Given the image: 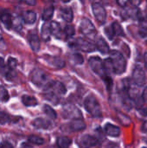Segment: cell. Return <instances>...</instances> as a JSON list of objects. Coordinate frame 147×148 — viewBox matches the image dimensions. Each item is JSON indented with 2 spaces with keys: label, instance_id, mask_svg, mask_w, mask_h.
I'll list each match as a JSON object with an SVG mask.
<instances>
[{
  "label": "cell",
  "instance_id": "6da1fadb",
  "mask_svg": "<svg viewBox=\"0 0 147 148\" xmlns=\"http://www.w3.org/2000/svg\"><path fill=\"white\" fill-rule=\"evenodd\" d=\"M109 54L113 72L116 75H122L126 69V62L124 56L118 50H112L109 52Z\"/></svg>",
  "mask_w": 147,
  "mask_h": 148
},
{
  "label": "cell",
  "instance_id": "7a4b0ae2",
  "mask_svg": "<svg viewBox=\"0 0 147 148\" xmlns=\"http://www.w3.org/2000/svg\"><path fill=\"white\" fill-rule=\"evenodd\" d=\"M88 63H89V66L90 68L93 69V71L99 75L104 81H106V82L107 83V86L110 84V85H113V82L111 79H109L108 75H107V72L105 69V66H104V62L103 61L98 57V56H92L89 60H88Z\"/></svg>",
  "mask_w": 147,
  "mask_h": 148
},
{
  "label": "cell",
  "instance_id": "3957f363",
  "mask_svg": "<svg viewBox=\"0 0 147 148\" xmlns=\"http://www.w3.org/2000/svg\"><path fill=\"white\" fill-rule=\"evenodd\" d=\"M86 110L94 118H101L102 116V110L99 101L94 95H88L84 101Z\"/></svg>",
  "mask_w": 147,
  "mask_h": 148
},
{
  "label": "cell",
  "instance_id": "277c9868",
  "mask_svg": "<svg viewBox=\"0 0 147 148\" xmlns=\"http://www.w3.org/2000/svg\"><path fill=\"white\" fill-rule=\"evenodd\" d=\"M30 80L31 82L37 87L39 88H44L48 83L50 82L49 81V77H48V75L41 70V69H34L31 74H30Z\"/></svg>",
  "mask_w": 147,
  "mask_h": 148
},
{
  "label": "cell",
  "instance_id": "5b68a950",
  "mask_svg": "<svg viewBox=\"0 0 147 148\" xmlns=\"http://www.w3.org/2000/svg\"><path fill=\"white\" fill-rule=\"evenodd\" d=\"M62 115L65 119L72 120H82V114L79 108H77L72 103H66L63 106Z\"/></svg>",
  "mask_w": 147,
  "mask_h": 148
},
{
  "label": "cell",
  "instance_id": "8992f818",
  "mask_svg": "<svg viewBox=\"0 0 147 148\" xmlns=\"http://www.w3.org/2000/svg\"><path fill=\"white\" fill-rule=\"evenodd\" d=\"M80 31L88 38H94L96 35V29L88 18H83L80 23Z\"/></svg>",
  "mask_w": 147,
  "mask_h": 148
},
{
  "label": "cell",
  "instance_id": "52a82bcc",
  "mask_svg": "<svg viewBox=\"0 0 147 148\" xmlns=\"http://www.w3.org/2000/svg\"><path fill=\"white\" fill-rule=\"evenodd\" d=\"M98 142H99V140L96 137L91 136L89 134L81 135L76 140V143L80 148H90L96 146Z\"/></svg>",
  "mask_w": 147,
  "mask_h": 148
},
{
  "label": "cell",
  "instance_id": "ba28073f",
  "mask_svg": "<svg viewBox=\"0 0 147 148\" xmlns=\"http://www.w3.org/2000/svg\"><path fill=\"white\" fill-rule=\"evenodd\" d=\"M43 90L52 92V93L57 95L58 96L65 95V93L67 91L66 87L63 83H62L60 82H55V81H50L48 83V85L43 88Z\"/></svg>",
  "mask_w": 147,
  "mask_h": 148
},
{
  "label": "cell",
  "instance_id": "9c48e42d",
  "mask_svg": "<svg viewBox=\"0 0 147 148\" xmlns=\"http://www.w3.org/2000/svg\"><path fill=\"white\" fill-rule=\"evenodd\" d=\"M92 10L96 20L101 24L105 23L107 19V11L103 5L99 3H94L92 4Z\"/></svg>",
  "mask_w": 147,
  "mask_h": 148
},
{
  "label": "cell",
  "instance_id": "30bf717a",
  "mask_svg": "<svg viewBox=\"0 0 147 148\" xmlns=\"http://www.w3.org/2000/svg\"><path fill=\"white\" fill-rule=\"evenodd\" d=\"M75 45L78 49L84 51V52H88V53L93 52L96 49L94 44H93L92 42H90L81 37H79L75 41Z\"/></svg>",
  "mask_w": 147,
  "mask_h": 148
},
{
  "label": "cell",
  "instance_id": "8fae6325",
  "mask_svg": "<svg viewBox=\"0 0 147 148\" xmlns=\"http://www.w3.org/2000/svg\"><path fill=\"white\" fill-rule=\"evenodd\" d=\"M133 80L137 87H141L146 82V74L141 67H135L133 72Z\"/></svg>",
  "mask_w": 147,
  "mask_h": 148
},
{
  "label": "cell",
  "instance_id": "7c38bea8",
  "mask_svg": "<svg viewBox=\"0 0 147 148\" xmlns=\"http://www.w3.org/2000/svg\"><path fill=\"white\" fill-rule=\"evenodd\" d=\"M32 125L36 129H42V130H49L53 127V123L44 118H36L32 121Z\"/></svg>",
  "mask_w": 147,
  "mask_h": 148
},
{
  "label": "cell",
  "instance_id": "4fadbf2b",
  "mask_svg": "<svg viewBox=\"0 0 147 148\" xmlns=\"http://www.w3.org/2000/svg\"><path fill=\"white\" fill-rule=\"evenodd\" d=\"M95 47L96 49L101 52L102 54H107L108 52H110V49H109V46L107 44V42H106V40L99 36L98 37H96V41H95Z\"/></svg>",
  "mask_w": 147,
  "mask_h": 148
},
{
  "label": "cell",
  "instance_id": "5bb4252c",
  "mask_svg": "<svg viewBox=\"0 0 147 148\" xmlns=\"http://www.w3.org/2000/svg\"><path fill=\"white\" fill-rule=\"evenodd\" d=\"M104 131H105L107 135L111 136V137H119L120 135V127L113 125V124L107 123L104 127Z\"/></svg>",
  "mask_w": 147,
  "mask_h": 148
},
{
  "label": "cell",
  "instance_id": "9a60e30c",
  "mask_svg": "<svg viewBox=\"0 0 147 148\" xmlns=\"http://www.w3.org/2000/svg\"><path fill=\"white\" fill-rule=\"evenodd\" d=\"M68 127L70 130L74 132H78V131L84 130L86 128V124L82 120H72L69 122Z\"/></svg>",
  "mask_w": 147,
  "mask_h": 148
},
{
  "label": "cell",
  "instance_id": "2e32d148",
  "mask_svg": "<svg viewBox=\"0 0 147 148\" xmlns=\"http://www.w3.org/2000/svg\"><path fill=\"white\" fill-rule=\"evenodd\" d=\"M61 16L64 21L67 23H71L74 18V13L73 10L69 7H62L61 8Z\"/></svg>",
  "mask_w": 147,
  "mask_h": 148
},
{
  "label": "cell",
  "instance_id": "e0dca14e",
  "mask_svg": "<svg viewBox=\"0 0 147 148\" xmlns=\"http://www.w3.org/2000/svg\"><path fill=\"white\" fill-rule=\"evenodd\" d=\"M29 45L32 49L33 51L37 52L40 49V46H41V42H40V39L38 37V36L36 34H30L29 36Z\"/></svg>",
  "mask_w": 147,
  "mask_h": 148
},
{
  "label": "cell",
  "instance_id": "ac0fdd59",
  "mask_svg": "<svg viewBox=\"0 0 147 148\" xmlns=\"http://www.w3.org/2000/svg\"><path fill=\"white\" fill-rule=\"evenodd\" d=\"M22 18L23 23L27 24H32L36 20V14L33 10H26L22 15Z\"/></svg>",
  "mask_w": 147,
  "mask_h": 148
},
{
  "label": "cell",
  "instance_id": "d6986e66",
  "mask_svg": "<svg viewBox=\"0 0 147 148\" xmlns=\"http://www.w3.org/2000/svg\"><path fill=\"white\" fill-rule=\"evenodd\" d=\"M51 29H50V23H44L42 26L41 29V36L44 42H49L51 36Z\"/></svg>",
  "mask_w": 147,
  "mask_h": 148
},
{
  "label": "cell",
  "instance_id": "ffe728a7",
  "mask_svg": "<svg viewBox=\"0 0 147 148\" xmlns=\"http://www.w3.org/2000/svg\"><path fill=\"white\" fill-rule=\"evenodd\" d=\"M139 34L142 36H147V16L139 15Z\"/></svg>",
  "mask_w": 147,
  "mask_h": 148
},
{
  "label": "cell",
  "instance_id": "44dd1931",
  "mask_svg": "<svg viewBox=\"0 0 147 148\" xmlns=\"http://www.w3.org/2000/svg\"><path fill=\"white\" fill-rule=\"evenodd\" d=\"M47 61L54 68L56 69H62L65 66V62L63 60H62L59 57H51V56H48L47 57Z\"/></svg>",
  "mask_w": 147,
  "mask_h": 148
},
{
  "label": "cell",
  "instance_id": "7402d4cb",
  "mask_svg": "<svg viewBox=\"0 0 147 148\" xmlns=\"http://www.w3.org/2000/svg\"><path fill=\"white\" fill-rule=\"evenodd\" d=\"M50 29H51V34L55 37H56V38L62 37V28L57 22H55V21L50 22Z\"/></svg>",
  "mask_w": 147,
  "mask_h": 148
},
{
  "label": "cell",
  "instance_id": "603a6c76",
  "mask_svg": "<svg viewBox=\"0 0 147 148\" xmlns=\"http://www.w3.org/2000/svg\"><path fill=\"white\" fill-rule=\"evenodd\" d=\"M22 102L25 107H35L38 104V101L35 97L27 95L22 96Z\"/></svg>",
  "mask_w": 147,
  "mask_h": 148
},
{
  "label": "cell",
  "instance_id": "cb8c5ba5",
  "mask_svg": "<svg viewBox=\"0 0 147 148\" xmlns=\"http://www.w3.org/2000/svg\"><path fill=\"white\" fill-rule=\"evenodd\" d=\"M43 96L47 101H49V102H51L54 105H57L60 101V96H58L57 95H55L52 92H49V91H44Z\"/></svg>",
  "mask_w": 147,
  "mask_h": 148
},
{
  "label": "cell",
  "instance_id": "d4e9b609",
  "mask_svg": "<svg viewBox=\"0 0 147 148\" xmlns=\"http://www.w3.org/2000/svg\"><path fill=\"white\" fill-rule=\"evenodd\" d=\"M139 9L137 8V6H127L126 8V17H130V18H137L139 17Z\"/></svg>",
  "mask_w": 147,
  "mask_h": 148
},
{
  "label": "cell",
  "instance_id": "484cf974",
  "mask_svg": "<svg viewBox=\"0 0 147 148\" xmlns=\"http://www.w3.org/2000/svg\"><path fill=\"white\" fill-rule=\"evenodd\" d=\"M58 148H69L72 144V140L68 137H59L56 141Z\"/></svg>",
  "mask_w": 147,
  "mask_h": 148
},
{
  "label": "cell",
  "instance_id": "4316f807",
  "mask_svg": "<svg viewBox=\"0 0 147 148\" xmlns=\"http://www.w3.org/2000/svg\"><path fill=\"white\" fill-rule=\"evenodd\" d=\"M54 11H55L54 6H49V7L45 8L42 14V19L43 21H45V23L48 22L49 20H50L52 18V16L54 15Z\"/></svg>",
  "mask_w": 147,
  "mask_h": 148
},
{
  "label": "cell",
  "instance_id": "83f0119b",
  "mask_svg": "<svg viewBox=\"0 0 147 148\" xmlns=\"http://www.w3.org/2000/svg\"><path fill=\"white\" fill-rule=\"evenodd\" d=\"M0 20L8 29L11 28L13 17H12V16L10 14H9V13H3V14H1Z\"/></svg>",
  "mask_w": 147,
  "mask_h": 148
},
{
  "label": "cell",
  "instance_id": "f1b7e54d",
  "mask_svg": "<svg viewBox=\"0 0 147 148\" xmlns=\"http://www.w3.org/2000/svg\"><path fill=\"white\" fill-rule=\"evenodd\" d=\"M23 21L22 17H18V16L13 17L11 28L13 29H15L16 31H20L23 28Z\"/></svg>",
  "mask_w": 147,
  "mask_h": 148
},
{
  "label": "cell",
  "instance_id": "f546056e",
  "mask_svg": "<svg viewBox=\"0 0 147 148\" xmlns=\"http://www.w3.org/2000/svg\"><path fill=\"white\" fill-rule=\"evenodd\" d=\"M43 111L45 113L46 115H48L50 119L52 120H55L57 118V114L55 113V111L49 105H44L43 106Z\"/></svg>",
  "mask_w": 147,
  "mask_h": 148
},
{
  "label": "cell",
  "instance_id": "4dcf8cb0",
  "mask_svg": "<svg viewBox=\"0 0 147 148\" xmlns=\"http://www.w3.org/2000/svg\"><path fill=\"white\" fill-rule=\"evenodd\" d=\"M28 140L29 143L34 144V145H37V146L42 145L44 143V140L39 136H36V135H29L28 138Z\"/></svg>",
  "mask_w": 147,
  "mask_h": 148
},
{
  "label": "cell",
  "instance_id": "1f68e13d",
  "mask_svg": "<svg viewBox=\"0 0 147 148\" xmlns=\"http://www.w3.org/2000/svg\"><path fill=\"white\" fill-rule=\"evenodd\" d=\"M9 99H10V95L7 89L3 86L0 85V101L6 102L9 101Z\"/></svg>",
  "mask_w": 147,
  "mask_h": 148
},
{
  "label": "cell",
  "instance_id": "d6a6232c",
  "mask_svg": "<svg viewBox=\"0 0 147 148\" xmlns=\"http://www.w3.org/2000/svg\"><path fill=\"white\" fill-rule=\"evenodd\" d=\"M118 117H119V120L123 124V126H129L131 123H132V121L131 119L125 115L124 114H121V113H118Z\"/></svg>",
  "mask_w": 147,
  "mask_h": 148
},
{
  "label": "cell",
  "instance_id": "836d02e7",
  "mask_svg": "<svg viewBox=\"0 0 147 148\" xmlns=\"http://www.w3.org/2000/svg\"><path fill=\"white\" fill-rule=\"evenodd\" d=\"M112 27L113 29V31H114V34L115 35H117V36H125L124 30H123L122 27L120 26V24H119L118 23L114 22L112 24Z\"/></svg>",
  "mask_w": 147,
  "mask_h": 148
},
{
  "label": "cell",
  "instance_id": "e575fe53",
  "mask_svg": "<svg viewBox=\"0 0 147 148\" xmlns=\"http://www.w3.org/2000/svg\"><path fill=\"white\" fill-rule=\"evenodd\" d=\"M7 68H8V66L5 64L3 58L0 57V74L5 76L9 71V69H7Z\"/></svg>",
  "mask_w": 147,
  "mask_h": 148
},
{
  "label": "cell",
  "instance_id": "d590c367",
  "mask_svg": "<svg viewBox=\"0 0 147 148\" xmlns=\"http://www.w3.org/2000/svg\"><path fill=\"white\" fill-rule=\"evenodd\" d=\"M7 66H8L9 69L14 70L16 68V66H17V61H16V59H15L13 57H10L8 59V62H7Z\"/></svg>",
  "mask_w": 147,
  "mask_h": 148
},
{
  "label": "cell",
  "instance_id": "8d00e7d4",
  "mask_svg": "<svg viewBox=\"0 0 147 148\" xmlns=\"http://www.w3.org/2000/svg\"><path fill=\"white\" fill-rule=\"evenodd\" d=\"M64 32H65V34H66V36L68 37H72L75 35V30L74 26H72V25H67L65 27Z\"/></svg>",
  "mask_w": 147,
  "mask_h": 148
},
{
  "label": "cell",
  "instance_id": "74e56055",
  "mask_svg": "<svg viewBox=\"0 0 147 148\" xmlns=\"http://www.w3.org/2000/svg\"><path fill=\"white\" fill-rule=\"evenodd\" d=\"M10 121V116L6 114V113H3V112H0V124H6L8 123L9 121Z\"/></svg>",
  "mask_w": 147,
  "mask_h": 148
},
{
  "label": "cell",
  "instance_id": "f35d334b",
  "mask_svg": "<svg viewBox=\"0 0 147 148\" xmlns=\"http://www.w3.org/2000/svg\"><path fill=\"white\" fill-rule=\"evenodd\" d=\"M104 31H105V33L107 34V36H108L109 39H113V36H114L115 34H114V31H113V29L112 25L109 26V27H107V28H106Z\"/></svg>",
  "mask_w": 147,
  "mask_h": 148
},
{
  "label": "cell",
  "instance_id": "ab89813d",
  "mask_svg": "<svg viewBox=\"0 0 147 148\" xmlns=\"http://www.w3.org/2000/svg\"><path fill=\"white\" fill-rule=\"evenodd\" d=\"M73 59H74V62L77 64H82L84 59L82 57V56L81 54H74L73 55Z\"/></svg>",
  "mask_w": 147,
  "mask_h": 148
},
{
  "label": "cell",
  "instance_id": "60d3db41",
  "mask_svg": "<svg viewBox=\"0 0 147 148\" xmlns=\"http://www.w3.org/2000/svg\"><path fill=\"white\" fill-rule=\"evenodd\" d=\"M0 148H14V147L8 141H3L0 144Z\"/></svg>",
  "mask_w": 147,
  "mask_h": 148
},
{
  "label": "cell",
  "instance_id": "b9f144b4",
  "mask_svg": "<svg viewBox=\"0 0 147 148\" xmlns=\"http://www.w3.org/2000/svg\"><path fill=\"white\" fill-rule=\"evenodd\" d=\"M117 3H118L119 5H120V7L126 8V7H127V5H128L129 3H130V2H128V1H118V2H117Z\"/></svg>",
  "mask_w": 147,
  "mask_h": 148
},
{
  "label": "cell",
  "instance_id": "7bdbcfd3",
  "mask_svg": "<svg viewBox=\"0 0 147 148\" xmlns=\"http://www.w3.org/2000/svg\"><path fill=\"white\" fill-rule=\"evenodd\" d=\"M19 148H34L29 143H27V142H23L21 144L20 147Z\"/></svg>",
  "mask_w": 147,
  "mask_h": 148
},
{
  "label": "cell",
  "instance_id": "ee69618b",
  "mask_svg": "<svg viewBox=\"0 0 147 148\" xmlns=\"http://www.w3.org/2000/svg\"><path fill=\"white\" fill-rule=\"evenodd\" d=\"M142 99L145 101H147V87L144 89L143 91V94H142Z\"/></svg>",
  "mask_w": 147,
  "mask_h": 148
},
{
  "label": "cell",
  "instance_id": "f6af8a7d",
  "mask_svg": "<svg viewBox=\"0 0 147 148\" xmlns=\"http://www.w3.org/2000/svg\"><path fill=\"white\" fill-rule=\"evenodd\" d=\"M139 113H140L143 116H146L147 108H141V109H139Z\"/></svg>",
  "mask_w": 147,
  "mask_h": 148
},
{
  "label": "cell",
  "instance_id": "bcb514c9",
  "mask_svg": "<svg viewBox=\"0 0 147 148\" xmlns=\"http://www.w3.org/2000/svg\"><path fill=\"white\" fill-rule=\"evenodd\" d=\"M142 130H143L144 133L147 134V121L144 123V125H143V127H142Z\"/></svg>",
  "mask_w": 147,
  "mask_h": 148
},
{
  "label": "cell",
  "instance_id": "7dc6e473",
  "mask_svg": "<svg viewBox=\"0 0 147 148\" xmlns=\"http://www.w3.org/2000/svg\"><path fill=\"white\" fill-rule=\"evenodd\" d=\"M24 3H27V4H29V5H35L36 4V2L35 1H25Z\"/></svg>",
  "mask_w": 147,
  "mask_h": 148
},
{
  "label": "cell",
  "instance_id": "c3c4849f",
  "mask_svg": "<svg viewBox=\"0 0 147 148\" xmlns=\"http://www.w3.org/2000/svg\"><path fill=\"white\" fill-rule=\"evenodd\" d=\"M144 59H145V67H146V71H147V53L145 54V56H144Z\"/></svg>",
  "mask_w": 147,
  "mask_h": 148
},
{
  "label": "cell",
  "instance_id": "681fc988",
  "mask_svg": "<svg viewBox=\"0 0 147 148\" xmlns=\"http://www.w3.org/2000/svg\"><path fill=\"white\" fill-rule=\"evenodd\" d=\"M143 148H146V147H143Z\"/></svg>",
  "mask_w": 147,
  "mask_h": 148
}]
</instances>
